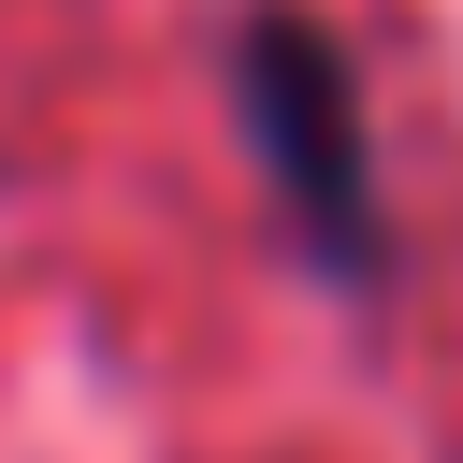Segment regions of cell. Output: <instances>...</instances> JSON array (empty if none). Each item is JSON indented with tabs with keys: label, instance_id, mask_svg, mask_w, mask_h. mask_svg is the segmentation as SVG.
<instances>
[{
	"label": "cell",
	"instance_id": "cell-1",
	"mask_svg": "<svg viewBox=\"0 0 463 463\" xmlns=\"http://www.w3.org/2000/svg\"><path fill=\"white\" fill-rule=\"evenodd\" d=\"M232 101H246V145L275 174V203L304 217V246L333 275H376V145H362V87L347 58L304 29V14H246L232 43Z\"/></svg>",
	"mask_w": 463,
	"mask_h": 463
}]
</instances>
